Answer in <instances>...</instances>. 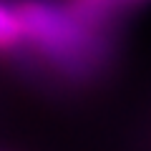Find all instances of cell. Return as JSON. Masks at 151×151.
Returning <instances> with one entry per match:
<instances>
[{
    "mask_svg": "<svg viewBox=\"0 0 151 151\" xmlns=\"http://www.w3.org/2000/svg\"><path fill=\"white\" fill-rule=\"evenodd\" d=\"M141 3H149V0H124V5H141Z\"/></svg>",
    "mask_w": 151,
    "mask_h": 151,
    "instance_id": "obj_4",
    "label": "cell"
},
{
    "mask_svg": "<svg viewBox=\"0 0 151 151\" xmlns=\"http://www.w3.org/2000/svg\"><path fill=\"white\" fill-rule=\"evenodd\" d=\"M23 40V25L18 18V8L0 3V50L15 48Z\"/></svg>",
    "mask_w": 151,
    "mask_h": 151,
    "instance_id": "obj_2",
    "label": "cell"
},
{
    "mask_svg": "<svg viewBox=\"0 0 151 151\" xmlns=\"http://www.w3.org/2000/svg\"><path fill=\"white\" fill-rule=\"evenodd\" d=\"M113 5H124V0H68V10L78 20H93L108 13Z\"/></svg>",
    "mask_w": 151,
    "mask_h": 151,
    "instance_id": "obj_3",
    "label": "cell"
},
{
    "mask_svg": "<svg viewBox=\"0 0 151 151\" xmlns=\"http://www.w3.org/2000/svg\"><path fill=\"white\" fill-rule=\"evenodd\" d=\"M18 18L23 25V40L28 38L40 48L65 53L81 40L78 25L83 20H78L70 10H58L43 3H25L18 8Z\"/></svg>",
    "mask_w": 151,
    "mask_h": 151,
    "instance_id": "obj_1",
    "label": "cell"
}]
</instances>
